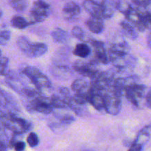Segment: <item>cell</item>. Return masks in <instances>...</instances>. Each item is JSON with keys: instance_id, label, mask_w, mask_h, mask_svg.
Here are the masks:
<instances>
[{"instance_id": "cell-15", "label": "cell", "mask_w": 151, "mask_h": 151, "mask_svg": "<svg viewBox=\"0 0 151 151\" xmlns=\"http://www.w3.org/2000/svg\"><path fill=\"white\" fill-rule=\"evenodd\" d=\"M83 6L91 16L103 19L100 4L96 1H94V0H84Z\"/></svg>"}, {"instance_id": "cell-20", "label": "cell", "mask_w": 151, "mask_h": 151, "mask_svg": "<svg viewBox=\"0 0 151 151\" xmlns=\"http://www.w3.org/2000/svg\"><path fill=\"white\" fill-rule=\"evenodd\" d=\"M91 52V50L88 44L85 43L77 44L75 50L73 51V54L77 57L81 58H86L90 55Z\"/></svg>"}, {"instance_id": "cell-17", "label": "cell", "mask_w": 151, "mask_h": 151, "mask_svg": "<svg viewBox=\"0 0 151 151\" xmlns=\"http://www.w3.org/2000/svg\"><path fill=\"white\" fill-rule=\"evenodd\" d=\"M130 50V46L128 44L125 40L123 38H119V39L114 40L111 44L109 46V50L111 51L115 52H119V53H123V54H128L129 53Z\"/></svg>"}, {"instance_id": "cell-24", "label": "cell", "mask_w": 151, "mask_h": 151, "mask_svg": "<svg viewBox=\"0 0 151 151\" xmlns=\"http://www.w3.org/2000/svg\"><path fill=\"white\" fill-rule=\"evenodd\" d=\"M150 134H151V126H147L145 128H143L141 131L139 132V134H138L137 137V139L135 140L134 142L138 143V144L143 145L149 139L150 137Z\"/></svg>"}, {"instance_id": "cell-5", "label": "cell", "mask_w": 151, "mask_h": 151, "mask_svg": "<svg viewBox=\"0 0 151 151\" xmlns=\"http://www.w3.org/2000/svg\"><path fill=\"white\" fill-rule=\"evenodd\" d=\"M51 13V6L45 0H36L30 10L31 23H39L45 21Z\"/></svg>"}, {"instance_id": "cell-14", "label": "cell", "mask_w": 151, "mask_h": 151, "mask_svg": "<svg viewBox=\"0 0 151 151\" xmlns=\"http://www.w3.org/2000/svg\"><path fill=\"white\" fill-rule=\"evenodd\" d=\"M88 102L90 104H91V106L98 111H105L104 99H103V95L101 93L93 91L91 88L89 96H88Z\"/></svg>"}, {"instance_id": "cell-13", "label": "cell", "mask_w": 151, "mask_h": 151, "mask_svg": "<svg viewBox=\"0 0 151 151\" xmlns=\"http://www.w3.org/2000/svg\"><path fill=\"white\" fill-rule=\"evenodd\" d=\"M86 25L90 31L93 33L100 34L105 29L103 19L90 16L86 22Z\"/></svg>"}, {"instance_id": "cell-28", "label": "cell", "mask_w": 151, "mask_h": 151, "mask_svg": "<svg viewBox=\"0 0 151 151\" xmlns=\"http://www.w3.org/2000/svg\"><path fill=\"white\" fill-rule=\"evenodd\" d=\"M9 59L7 57L0 58V75L5 76L8 72Z\"/></svg>"}, {"instance_id": "cell-3", "label": "cell", "mask_w": 151, "mask_h": 151, "mask_svg": "<svg viewBox=\"0 0 151 151\" xmlns=\"http://www.w3.org/2000/svg\"><path fill=\"white\" fill-rule=\"evenodd\" d=\"M109 60L114 65L117 72H124L125 70L133 69L136 65V59L133 56L130 55L129 53L115 52L108 51Z\"/></svg>"}, {"instance_id": "cell-19", "label": "cell", "mask_w": 151, "mask_h": 151, "mask_svg": "<svg viewBox=\"0 0 151 151\" xmlns=\"http://www.w3.org/2000/svg\"><path fill=\"white\" fill-rule=\"evenodd\" d=\"M51 36L53 41L58 44H65L69 41V34L60 27H56L53 29L51 32Z\"/></svg>"}, {"instance_id": "cell-11", "label": "cell", "mask_w": 151, "mask_h": 151, "mask_svg": "<svg viewBox=\"0 0 151 151\" xmlns=\"http://www.w3.org/2000/svg\"><path fill=\"white\" fill-rule=\"evenodd\" d=\"M72 90L77 94H81L88 97L89 96L90 91H91V86H90V82H88L86 80L77 79L74 81L71 86Z\"/></svg>"}, {"instance_id": "cell-8", "label": "cell", "mask_w": 151, "mask_h": 151, "mask_svg": "<svg viewBox=\"0 0 151 151\" xmlns=\"http://www.w3.org/2000/svg\"><path fill=\"white\" fill-rule=\"evenodd\" d=\"M145 12V7L137 6L136 7H132L131 10L125 15L126 20L132 24L135 27L137 30L140 32H144L145 30V28L143 24V15Z\"/></svg>"}, {"instance_id": "cell-7", "label": "cell", "mask_w": 151, "mask_h": 151, "mask_svg": "<svg viewBox=\"0 0 151 151\" xmlns=\"http://www.w3.org/2000/svg\"><path fill=\"white\" fill-rule=\"evenodd\" d=\"M97 63L94 59L89 61L78 60L73 64V69L83 76L91 78L100 71L97 69Z\"/></svg>"}, {"instance_id": "cell-1", "label": "cell", "mask_w": 151, "mask_h": 151, "mask_svg": "<svg viewBox=\"0 0 151 151\" xmlns=\"http://www.w3.org/2000/svg\"><path fill=\"white\" fill-rule=\"evenodd\" d=\"M17 45L22 53L30 58H35L44 55L48 50V47L44 43L32 42L26 36L19 37Z\"/></svg>"}, {"instance_id": "cell-36", "label": "cell", "mask_w": 151, "mask_h": 151, "mask_svg": "<svg viewBox=\"0 0 151 151\" xmlns=\"http://www.w3.org/2000/svg\"><path fill=\"white\" fill-rule=\"evenodd\" d=\"M0 151H7V145L0 141Z\"/></svg>"}, {"instance_id": "cell-9", "label": "cell", "mask_w": 151, "mask_h": 151, "mask_svg": "<svg viewBox=\"0 0 151 151\" xmlns=\"http://www.w3.org/2000/svg\"><path fill=\"white\" fill-rule=\"evenodd\" d=\"M91 44L94 50V60L97 63L108 64L110 63L109 53L106 49L105 44L101 41L97 40H91Z\"/></svg>"}, {"instance_id": "cell-22", "label": "cell", "mask_w": 151, "mask_h": 151, "mask_svg": "<svg viewBox=\"0 0 151 151\" xmlns=\"http://www.w3.org/2000/svg\"><path fill=\"white\" fill-rule=\"evenodd\" d=\"M50 103L53 109H69L67 104L60 94H52L50 97Z\"/></svg>"}, {"instance_id": "cell-26", "label": "cell", "mask_w": 151, "mask_h": 151, "mask_svg": "<svg viewBox=\"0 0 151 151\" xmlns=\"http://www.w3.org/2000/svg\"><path fill=\"white\" fill-rule=\"evenodd\" d=\"M72 35L74 38H77V39H79L81 41H85L86 39V32L81 27L75 26L72 28Z\"/></svg>"}, {"instance_id": "cell-38", "label": "cell", "mask_w": 151, "mask_h": 151, "mask_svg": "<svg viewBox=\"0 0 151 151\" xmlns=\"http://www.w3.org/2000/svg\"><path fill=\"white\" fill-rule=\"evenodd\" d=\"M2 14H3L2 10H1V9L0 8V19H1V16H2Z\"/></svg>"}, {"instance_id": "cell-21", "label": "cell", "mask_w": 151, "mask_h": 151, "mask_svg": "<svg viewBox=\"0 0 151 151\" xmlns=\"http://www.w3.org/2000/svg\"><path fill=\"white\" fill-rule=\"evenodd\" d=\"M10 24L12 27H13L16 29H24L27 27L30 23L21 16H14L10 20Z\"/></svg>"}, {"instance_id": "cell-31", "label": "cell", "mask_w": 151, "mask_h": 151, "mask_svg": "<svg viewBox=\"0 0 151 151\" xmlns=\"http://www.w3.org/2000/svg\"><path fill=\"white\" fill-rule=\"evenodd\" d=\"M143 24L145 29H147L151 30V12L145 10L143 15Z\"/></svg>"}, {"instance_id": "cell-30", "label": "cell", "mask_w": 151, "mask_h": 151, "mask_svg": "<svg viewBox=\"0 0 151 151\" xmlns=\"http://www.w3.org/2000/svg\"><path fill=\"white\" fill-rule=\"evenodd\" d=\"M27 143L30 147H36L39 143V139L35 133L31 132L27 137Z\"/></svg>"}, {"instance_id": "cell-32", "label": "cell", "mask_w": 151, "mask_h": 151, "mask_svg": "<svg viewBox=\"0 0 151 151\" xmlns=\"http://www.w3.org/2000/svg\"><path fill=\"white\" fill-rule=\"evenodd\" d=\"M133 2L138 7H146L151 3V0H132Z\"/></svg>"}, {"instance_id": "cell-33", "label": "cell", "mask_w": 151, "mask_h": 151, "mask_svg": "<svg viewBox=\"0 0 151 151\" xmlns=\"http://www.w3.org/2000/svg\"><path fill=\"white\" fill-rule=\"evenodd\" d=\"M25 143L22 141H17L14 145V148L16 151H23L25 149Z\"/></svg>"}, {"instance_id": "cell-12", "label": "cell", "mask_w": 151, "mask_h": 151, "mask_svg": "<svg viewBox=\"0 0 151 151\" xmlns=\"http://www.w3.org/2000/svg\"><path fill=\"white\" fill-rule=\"evenodd\" d=\"M53 76L60 80H67L72 75V70L68 65L54 64L50 69Z\"/></svg>"}, {"instance_id": "cell-2", "label": "cell", "mask_w": 151, "mask_h": 151, "mask_svg": "<svg viewBox=\"0 0 151 151\" xmlns=\"http://www.w3.org/2000/svg\"><path fill=\"white\" fill-rule=\"evenodd\" d=\"M3 126L13 134L21 135L29 131L32 128V124L23 118L19 117L17 115H6L3 122Z\"/></svg>"}, {"instance_id": "cell-37", "label": "cell", "mask_w": 151, "mask_h": 151, "mask_svg": "<svg viewBox=\"0 0 151 151\" xmlns=\"http://www.w3.org/2000/svg\"><path fill=\"white\" fill-rule=\"evenodd\" d=\"M147 46H148V47L151 49V32H150V34L147 35Z\"/></svg>"}, {"instance_id": "cell-40", "label": "cell", "mask_w": 151, "mask_h": 151, "mask_svg": "<svg viewBox=\"0 0 151 151\" xmlns=\"http://www.w3.org/2000/svg\"><path fill=\"white\" fill-rule=\"evenodd\" d=\"M82 151H91V150H82Z\"/></svg>"}, {"instance_id": "cell-25", "label": "cell", "mask_w": 151, "mask_h": 151, "mask_svg": "<svg viewBox=\"0 0 151 151\" xmlns=\"http://www.w3.org/2000/svg\"><path fill=\"white\" fill-rule=\"evenodd\" d=\"M131 8H132V6L126 0H116V9L120 13H123L125 16L131 10Z\"/></svg>"}, {"instance_id": "cell-34", "label": "cell", "mask_w": 151, "mask_h": 151, "mask_svg": "<svg viewBox=\"0 0 151 151\" xmlns=\"http://www.w3.org/2000/svg\"><path fill=\"white\" fill-rule=\"evenodd\" d=\"M142 145L138 143L134 142V144L131 146L128 151H142Z\"/></svg>"}, {"instance_id": "cell-4", "label": "cell", "mask_w": 151, "mask_h": 151, "mask_svg": "<svg viewBox=\"0 0 151 151\" xmlns=\"http://www.w3.org/2000/svg\"><path fill=\"white\" fill-rule=\"evenodd\" d=\"M124 94L133 106L139 108L143 100H145L146 86L137 83L131 84L125 88Z\"/></svg>"}, {"instance_id": "cell-27", "label": "cell", "mask_w": 151, "mask_h": 151, "mask_svg": "<svg viewBox=\"0 0 151 151\" xmlns=\"http://www.w3.org/2000/svg\"><path fill=\"white\" fill-rule=\"evenodd\" d=\"M55 117L58 119V122L63 125H69L75 120V117L69 114H55Z\"/></svg>"}, {"instance_id": "cell-6", "label": "cell", "mask_w": 151, "mask_h": 151, "mask_svg": "<svg viewBox=\"0 0 151 151\" xmlns=\"http://www.w3.org/2000/svg\"><path fill=\"white\" fill-rule=\"evenodd\" d=\"M105 111L111 115H117L122 109L121 97L109 89L103 94Z\"/></svg>"}, {"instance_id": "cell-29", "label": "cell", "mask_w": 151, "mask_h": 151, "mask_svg": "<svg viewBox=\"0 0 151 151\" xmlns=\"http://www.w3.org/2000/svg\"><path fill=\"white\" fill-rule=\"evenodd\" d=\"M11 34L7 29H0V45L4 46L7 44L10 39Z\"/></svg>"}, {"instance_id": "cell-18", "label": "cell", "mask_w": 151, "mask_h": 151, "mask_svg": "<svg viewBox=\"0 0 151 151\" xmlns=\"http://www.w3.org/2000/svg\"><path fill=\"white\" fill-rule=\"evenodd\" d=\"M119 25H120L122 33L127 38L131 40L137 39V37H138V34H137V29L132 24L130 23L128 20H123L120 22Z\"/></svg>"}, {"instance_id": "cell-39", "label": "cell", "mask_w": 151, "mask_h": 151, "mask_svg": "<svg viewBox=\"0 0 151 151\" xmlns=\"http://www.w3.org/2000/svg\"><path fill=\"white\" fill-rule=\"evenodd\" d=\"M1 51L0 50V58H1Z\"/></svg>"}, {"instance_id": "cell-10", "label": "cell", "mask_w": 151, "mask_h": 151, "mask_svg": "<svg viewBox=\"0 0 151 151\" xmlns=\"http://www.w3.org/2000/svg\"><path fill=\"white\" fill-rule=\"evenodd\" d=\"M81 13V7L75 1H69L63 7V18L69 22H75L78 20Z\"/></svg>"}, {"instance_id": "cell-23", "label": "cell", "mask_w": 151, "mask_h": 151, "mask_svg": "<svg viewBox=\"0 0 151 151\" xmlns=\"http://www.w3.org/2000/svg\"><path fill=\"white\" fill-rule=\"evenodd\" d=\"M10 7L17 12H24L29 5L28 0H9Z\"/></svg>"}, {"instance_id": "cell-35", "label": "cell", "mask_w": 151, "mask_h": 151, "mask_svg": "<svg viewBox=\"0 0 151 151\" xmlns=\"http://www.w3.org/2000/svg\"><path fill=\"white\" fill-rule=\"evenodd\" d=\"M145 104L149 109H151V89L146 94Z\"/></svg>"}, {"instance_id": "cell-16", "label": "cell", "mask_w": 151, "mask_h": 151, "mask_svg": "<svg viewBox=\"0 0 151 151\" xmlns=\"http://www.w3.org/2000/svg\"><path fill=\"white\" fill-rule=\"evenodd\" d=\"M102 15L103 19H110L114 15L116 9V1L114 0H102L100 2Z\"/></svg>"}]
</instances>
